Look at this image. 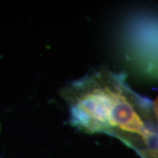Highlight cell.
<instances>
[{"instance_id": "obj_1", "label": "cell", "mask_w": 158, "mask_h": 158, "mask_svg": "<svg viewBox=\"0 0 158 158\" xmlns=\"http://www.w3.org/2000/svg\"><path fill=\"white\" fill-rule=\"evenodd\" d=\"M155 112H156V118L158 119V98L156 99V106H155Z\"/></svg>"}]
</instances>
